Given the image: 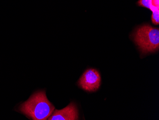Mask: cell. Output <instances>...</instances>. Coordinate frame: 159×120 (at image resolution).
Instances as JSON below:
<instances>
[{
	"instance_id": "obj_7",
	"label": "cell",
	"mask_w": 159,
	"mask_h": 120,
	"mask_svg": "<svg viewBox=\"0 0 159 120\" xmlns=\"http://www.w3.org/2000/svg\"><path fill=\"white\" fill-rule=\"evenodd\" d=\"M152 3L154 7H159V0H152Z\"/></svg>"
},
{
	"instance_id": "obj_6",
	"label": "cell",
	"mask_w": 159,
	"mask_h": 120,
	"mask_svg": "<svg viewBox=\"0 0 159 120\" xmlns=\"http://www.w3.org/2000/svg\"><path fill=\"white\" fill-rule=\"evenodd\" d=\"M152 22L154 25H158L159 24V7H155L152 11Z\"/></svg>"
},
{
	"instance_id": "obj_2",
	"label": "cell",
	"mask_w": 159,
	"mask_h": 120,
	"mask_svg": "<svg viewBox=\"0 0 159 120\" xmlns=\"http://www.w3.org/2000/svg\"><path fill=\"white\" fill-rule=\"evenodd\" d=\"M133 40L142 55L155 53L159 48V29L146 24L137 28Z\"/></svg>"
},
{
	"instance_id": "obj_5",
	"label": "cell",
	"mask_w": 159,
	"mask_h": 120,
	"mask_svg": "<svg viewBox=\"0 0 159 120\" xmlns=\"http://www.w3.org/2000/svg\"><path fill=\"white\" fill-rule=\"evenodd\" d=\"M137 4L139 6L146 8L152 11L156 7L153 5L152 0H139Z\"/></svg>"
},
{
	"instance_id": "obj_4",
	"label": "cell",
	"mask_w": 159,
	"mask_h": 120,
	"mask_svg": "<svg viewBox=\"0 0 159 120\" xmlns=\"http://www.w3.org/2000/svg\"><path fill=\"white\" fill-rule=\"evenodd\" d=\"M78 119V111L76 105L75 103H71L64 109L53 111L48 120H76Z\"/></svg>"
},
{
	"instance_id": "obj_3",
	"label": "cell",
	"mask_w": 159,
	"mask_h": 120,
	"mask_svg": "<svg viewBox=\"0 0 159 120\" xmlns=\"http://www.w3.org/2000/svg\"><path fill=\"white\" fill-rule=\"evenodd\" d=\"M101 78L95 69L86 70L78 81V85L84 90L89 92L95 91L101 85Z\"/></svg>"
},
{
	"instance_id": "obj_1",
	"label": "cell",
	"mask_w": 159,
	"mask_h": 120,
	"mask_svg": "<svg viewBox=\"0 0 159 120\" xmlns=\"http://www.w3.org/2000/svg\"><path fill=\"white\" fill-rule=\"evenodd\" d=\"M55 107L46 96L44 90L37 91L21 104L20 112L33 120H45L52 114Z\"/></svg>"
}]
</instances>
